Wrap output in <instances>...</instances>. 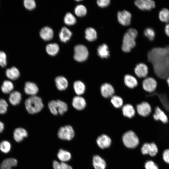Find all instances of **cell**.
I'll use <instances>...</instances> for the list:
<instances>
[{
	"mask_svg": "<svg viewBox=\"0 0 169 169\" xmlns=\"http://www.w3.org/2000/svg\"><path fill=\"white\" fill-rule=\"evenodd\" d=\"M54 169H73L70 165L65 162H59L56 160H54L53 163Z\"/></svg>",
	"mask_w": 169,
	"mask_h": 169,
	"instance_id": "35",
	"label": "cell"
},
{
	"mask_svg": "<svg viewBox=\"0 0 169 169\" xmlns=\"http://www.w3.org/2000/svg\"><path fill=\"white\" fill-rule=\"evenodd\" d=\"M4 128V125L3 123L0 121V133L2 132Z\"/></svg>",
	"mask_w": 169,
	"mask_h": 169,
	"instance_id": "48",
	"label": "cell"
},
{
	"mask_svg": "<svg viewBox=\"0 0 169 169\" xmlns=\"http://www.w3.org/2000/svg\"><path fill=\"white\" fill-rule=\"evenodd\" d=\"M97 51L98 55L102 58H108L110 55L108 47L105 44L100 45Z\"/></svg>",
	"mask_w": 169,
	"mask_h": 169,
	"instance_id": "30",
	"label": "cell"
},
{
	"mask_svg": "<svg viewBox=\"0 0 169 169\" xmlns=\"http://www.w3.org/2000/svg\"><path fill=\"white\" fill-rule=\"evenodd\" d=\"M57 135L60 139L70 141L74 137L75 132L73 127L68 125L60 127L58 131Z\"/></svg>",
	"mask_w": 169,
	"mask_h": 169,
	"instance_id": "5",
	"label": "cell"
},
{
	"mask_svg": "<svg viewBox=\"0 0 169 169\" xmlns=\"http://www.w3.org/2000/svg\"><path fill=\"white\" fill-rule=\"evenodd\" d=\"M17 164V161L15 158H6L2 162L0 166L1 168V169H11L12 167L16 166Z\"/></svg>",
	"mask_w": 169,
	"mask_h": 169,
	"instance_id": "21",
	"label": "cell"
},
{
	"mask_svg": "<svg viewBox=\"0 0 169 169\" xmlns=\"http://www.w3.org/2000/svg\"><path fill=\"white\" fill-rule=\"evenodd\" d=\"M97 34L95 30L92 28H88L85 31V37L90 41H92L97 38Z\"/></svg>",
	"mask_w": 169,
	"mask_h": 169,
	"instance_id": "31",
	"label": "cell"
},
{
	"mask_svg": "<svg viewBox=\"0 0 169 169\" xmlns=\"http://www.w3.org/2000/svg\"><path fill=\"white\" fill-rule=\"evenodd\" d=\"M135 3L140 9L143 10H150L155 7V2L151 0H137Z\"/></svg>",
	"mask_w": 169,
	"mask_h": 169,
	"instance_id": "11",
	"label": "cell"
},
{
	"mask_svg": "<svg viewBox=\"0 0 169 169\" xmlns=\"http://www.w3.org/2000/svg\"><path fill=\"white\" fill-rule=\"evenodd\" d=\"M109 0H99L97 1V3L99 6L104 8L107 6L110 3Z\"/></svg>",
	"mask_w": 169,
	"mask_h": 169,
	"instance_id": "46",
	"label": "cell"
},
{
	"mask_svg": "<svg viewBox=\"0 0 169 169\" xmlns=\"http://www.w3.org/2000/svg\"><path fill=\"white\" fill-rule=\"evenodd\" d=\"M54 32L50 28L46 26L43 28L40 32L41 37L44 40L49 41L53 38Z\"/></svg>",
	"mask_w": 169,
	"mask_h": 169,
	"instance_id": "19",
	"label": "cell"
},
{
	"mask_svg": "<svg viewBox=\"0 0 169 169\" xmlns=\"http://www.w3.org/2000/svg\"><path fill=\"white\" fill-rule=\"evenodd\" d=\"M137 35V32L135 29H129L125 34L122 46V50L125 52H130L136 46L135 40Z\"/></svg>",
	"mask_w": 169,
	"mask_h": 169,
	"instance_id": "2",
	"label": "cell"
},
{
	"mask_svg": "<svg viewBox=\"0 0 169 169\" xmlns=\"http://www.w3.org/2000/svg\"><path fill=\"white\" fill-rule=\"evenodd\" d=\"M162 159L166 164L169 165V148L165 149L162 154Z\"/></svg>",
	"mask_w": 169,
	"mask_h": 169,
	"instance_id": "44",
	"label": "cell"
},
{
	"mask_svg": "<svg viewBox=\"0 0 169 169\" xmlns=\"http://www.w3.org/2000/svg\"><path fill=\"white\" fill-rule=\"evenodd\" d=\"M88 55V50L85 46L79 44L75 47L74 57L75 60L79 62L84 61L87 59Z\"/></svg>",
	"mask_w": 169,
	"mask_h": 169,
	"instance_id": "6",
	"label": "cell"
},
{
	"mask_svg": "<svg viewBox=\"0 0 169 169\" xmlns=\"http://www.w3.org/2000/svg\"><path fill=\"white\" fill-rule=\"evenodd\" d=\"M8 104L6 101L3 99H0V114L5 113L7 110Z\"/></svg>",
	"mask_w": 169,
	"mask_h": 169,
	"instance_id": "43",
	"label": "cell"
},
{
	"mask_svg": "<svg viewBox=\"0 0 169 169\" xmlns=\"http://www.w3.org/2000/svg\"><path fill=\"white\" fill-rule=\"evenodd\" d=\"M138 113L141 116L146 117L151 113L152 108L151 105L147 102H143L138 104L136 106Z\"/></svg>",
	"mask_w": 169,
	"mask_h": 169,
	"instance_id": "10",
	"label": "cell"
},
{
	"mask_svg": "<svg viewBox=\"0 0 169 169\" xmlns=\"http://www.w3.org/2000/svg\"><path fill=\"white\" fill-rule=\"evenodd\" d=\"M93 164L95 169H105V162L98 155H95L93 157Z\"/></svg>",
	"mask_w": 169,
	"mask_h": 169,
	"instance_id": "22",
	"label": "cell"
},
{
	"mask_svg": "<svg viewBox=\"0 0 169 169\" xmlns=\"http://www.w3.org/2000/svg\"><path fill=\"white\" fill-rule=\"evenodd\" d=\"M74 12L77 16L81 17L86 14L87 10L85 7L83 5H79L75 7Z\"/></svg>",
	"mask_w": 169,
	"mask_h": 169,
	"instance_id": "38",
	"label": "cell"
},
{
	"mask_svg": "<svg viewBox=\"0 0 169 169\" xmlns=\"http://www.w3.org/2000/svg\"><path fill=\"white\" fill-rule=\"evenodd\" d=\"M46 50L49 54L54 56L58 52L59 47L58 45L56 43L49 44L46 46Z\"/></svg>",
	"mask_w": 169,
	"mask_h": 169,
	"instance_id": "32",
	"label": "cell"
},
{
	"mask_svg": "<svg viewBox=\"0 0 169 169\" xmlns=\"http://www.w3.org/2000/svg\"><path fill=\"white\" fill-rule=\"evenodd\" d=\"M144 34L150 40H153L155 36V33L154 30L150 28L146 29L144 32Z\"/></svg>",
	"mask_w": 169,
	"mask_h": 169,
	"instance_id": "41",
	"label": "cell"
},
{
	"mask_svg": "<svg viewBox=\"0 0 169 169\" xmlns=\"http://www.w3.org/2000/svg\"><path fill=\"white\" fill-rule=\"evenodd\" d=\"M141 150L143 154L148 155L152 158L156 156L158 152V147L153 142L145 143L142 145Z\"/></svg>",
	"mask_w": 169,
	"mask_h": 169,
	"instance_id": "7",
	"label": "cell"
},
{
	"mask_svg": "<svg viewBox=\"0 0 169 169\" xmlns=\"http://www.w3.org/2000/svg\"><path fill=\"white\" fill-rule=\"evenodd\" d=\"M152 116L153 119L156 121H159L163 124H166L168 122L166 114L158 106L155 107L153 111Z\"/></svg>",
	"mask_w": 169,
	"mask_h": 169,
	"instance_id": "9",
	"label": "cell"
},
{
	"mask_svg": "<svg viewBox=\"0 0 169 169\" xmlns=\"http://www.w3.org/2000/svg\"><path fill=\"white\" fill-rule=\"evenodd\" d=\"M118 19L121 24L124 26L130 25L131 18V14L128 11L123 10L118 13Z\"/></svg>",
	"mask_w": 169,
	"mask_h": 169,
	"instance_id": "12",
	"label": "cell"
},
{
	"mask_svg": "<svg viewBox=\"0 0 169 169\" xmlns=\"http://www.w3.org/2000/svg\"><path fill=\"white\" fill-rule=\"evenodd\" d=\"M165 32L166 35L169 37V23H167L165 26Z\"/></svg>",
	"mask_w": 169,
	"mask_h": 169,
	"instance_id": "47",
	"label": "cell"
},
{
	"mask_svg": "<svg viewBox=\"0 0 169 169\" xmlns=\"http://www.w3.org/2000/svg\"><path fill=\"white\" fill-rule=\"evenodd\" d=\"M25 8L29 10L33 9L36 6V3L33 0H25L23 2Z\"/></svg>",
	"mask_w": 169,
	"mask_h": 169,
	"instance_id": "42",
	"label": "cell"
},
{
	"mask_svg": "<svg viewBox=\"0 0 169 169\" xmlns=\"http://www.w3.org/2000/svg\"><path fill=\"white\" fill-rule=\"evenodd\" d=\"M111 102L113 105L116 108L121 107L123 104L122 99L118 96H113L111 99Z\"/></svg>",
	"mask_w": 169,
	"mask_h": 169,
	"instance_id": "37",
	"label": "cell"
},
{
	"mask_svg": "<svg viewBox=\"0 0 169 169\" xmlns=\"http://www.w3.org/2000/svg\"><path fill=\"white\" fill-rule=\"evenodd\" d=\"M57 156L61 162H64L69 161L71 157V155L70 152L62 149L59 150Z\"/></svg>",
	"mask_w": 169,
	"mask_h": 169,
	"instance_id": "23",
	"label": "cell"
},
{
	"mask_svg": "<svg viewBox=\"0 0 169 169\" xmlns=\"http://www.w3.org/2000/svg\"><path fill=\"white\" fill-rule=\"evenodd\" d=\"M64 21L66 24L72 25L76 23V19L71 13L69 12L65 14L64 18Z\"/></svg>",
	"mask_w": 169,
	"mask_h": 169,
	"instance_id": "36",
	"label": "cell"
},
{
	"mask_svg": "<svg viewBox=\"0 0 169 169\" xmlns=\"http://www.w3.org/2000/svg\"><path fill=\"white\" fill-rule=\"evenodd\" d=\"M142 87L146 92L149 93L154 92L157 87L156 80L153 77L149 76L145 78L142 83Z\"/></svg>",
	"mask_w": 169,
	"mask_h": 169,
	"instance_id": "8",
	"label": "cell"
},
{
	"mask_svg": "<svg viewBox=\"0 0 169 169\" xmlns=\"http://www.w3.org/2000/svg\"><path fill=\"white\" fill-rule=\"evenodd\" d=\"M100 91L102 96L105 98L112 97L115 93L113 87L108 83H105L102 85L100 87Z\"/></svg>",
	"mask_w": 169,
	"mask_h": 169,
	"instance_id": "13",
	"label": "cell"
},
{
	"mask_svg": "<svg viewBox=\"0 0 169 169\" xmlns=\"http://www.w3.org/2000/svg\"><path fill=\"white\" fill-rule=\"evenodd\" d=\"M25 104L27 111L31 114L39 112L44 107L41 99L36 95L29 97L26 100Z\"/></svg>",
	"mask_w": 169,
	"mask_h": 169,
	"instance_id": "1",
	"label": "cell"
},
{
	"mask_svg": "<svg viewBox=\"0 0 169 169\" xmlns=\"http://www.w3.org/2000/svg\"><path fill=\"white\" fill-rule=\"evenodd\" d=\"M11 145L8 141H3L0 143V150L3 153H8L11 149Z\"/></svg>",
	"mask_w": 169,
	"mask_h": 169,
	"instance_id": "39",
	"label": "cell"
},
{
	"mask_svg": "<svg viewBox=\"0 0 169 169\" xmlns=\"http://www.w3.org/2000/svg\"><path fill=\"white\" fill-rule=\"evenodd\" d=\"M24 91L26 94L31 96L36 95L38 91L36 84L31 82H27L25 84Z\"/></svg>",
	"mask_w": 169,
	"mask_h": 169,
	"instance_id": "15",
	"label": "cell"
},
{
	"mask_svg": "<svg viewBox=\"0 0 169 169\" xmlns=\"http://www.w3.org/2000/svg\"><path fill=\"white\" fill-rule=\"evenodd\" d=\"M72 105L76 109L79 110H82L86 106V102L83 97L78 95L73 98Z\"/></svg>",
	"mask_w": 169,
	"mask_h": 169,
	"instance_id": "16",
	"label": "cell"
},
{
	"mask_svg": "<svg viewBox=\"0 0 169 169\" xmlns=\"http://www.w3.org/2000/svg\"><path fill=\"white\" fill-rule=\"evenodd\" d=\"M21 98L22 96L21 93L18 91H15L12 92L10 94L9 100L12 105H16L20 103Z\"/></svg>",
	"mask_w": 169,
	"mask_h": 169,
	"instance_id": "25",
	"label": "cell"
},
{
	"mask_svg": "<svg viewBox=\"0 0 169 169\" xmlns=\"http://www.w3.org/2000/svg\"><path fill=\"white\" fill-rule=\"evenodd\" d=\"M166 81L167 82V85H168V86L169 88V77H168L166 79Z\"/></svg>",
	"mask_w": 169,
	"mask_h": 169,
	"instance_id": "49",
	"label": "cell"
},
{
	"mask_svg": "<svg viewBox=\"0 0 169 169\" xmlns=\"http://www.w3.org/2000/svg\"><path fill=\"white\" fill-rule=\"evenodd\" d=\"M28 135L27 131L22 128H17L15 129L13 132L14 138L18 142L22 141L24 138L27 137Z\"/></svg>",
	"mask_w": 169,
	"mask_h": 169,
	"instance_id": "18",
	"label": "cell"
},
{
	"mask_svg": "<svg viewBox=\"0 0 169 169\" xmlns=\"http://www.w3.org/2000/svg\"><path fill=\"white\" fill-rule=\"evenodd\" d=\"M159 18L162 22L166 23L169 22V10L166 8L162 9L159 12Z\"/></svg>",
	"mask_w": 169,
	"mask_h": 169,
	"instance_id": "34",
	"label": "cell"
},
{
	"mask_svg": "<svg viewBox=\"0 0 169 169\" xmlns=\"http://www.w3.org/2000/svg\"><path fill=\"white\" fill-rule=\"evenodd\" d=\"M74 90L78 95L83 94L85 91V86L84 84L79 80L75 81L73 84Z\"/></svg>",
	"mask_w": 169,
	"mask_h": 169,
	"instance_id": "29",
	"label": "cell"
},
{
	"mask_svg": "<svg viewBox=\"0 0 169 169\" xmlns=\"http://www.w3.org/2000/svg\"><path fill=\"white\" fill-rule=\"evenodd\" d=\"M135 73L136 75L140 78H145L148 74V68L144 64H138L135 69Z\"/></svg>",
	"mask_w": 169,
	"mask_h": 169,
	"instance_id": "14",
	"label": "cell"
},
{
	"mask_svg": "<svg viewBox=\"0 0 169 169\" xmlns=\"http://www.w3.org/2000/svg\"><path fill=\"white\" fill-rule=\"evenodd\" d=\"M124 81L125 85L130 88H135L137 85V79L131 75L127 74L125 75Z\"/></svg>",
	"mask_w": 169,
	"mask_h": 169,
	"instance_id": "24",
	"label": "cell"
},
{
	"mask_svg": "<svg viewBox=\"0 0 169 169\" xmlns=\"http://www.w3.org/2000/svg\"><path fill=\"white\" fill-rule=\"evenodd\" d=\"M14 86L13 83L9 80H5L3 82L1 87L2 91L5 94L10 93L13 89Z\"/></svg>",
	"mask_w": 169,
	"mask_h": 169,
	"instance_id": "33",
	"label": "cell"
},
{
	"mask_svg": "<svg viewBox=\"0 0 169 169\" xmlns=\"http://www.w3.org/2000/svg\"><path fill=\"white\" fill-rule=\"evenodd\" d=\"M6 74L9 79L13 80L18 79L20 74L18 70L15 67L7 69L6 71Z\"/></svg>",
	"mask_w": 169,
	"mask_h": 169,
	"instance_id": "28",
	"label": "cell"
},
{
	"mask_svg": "<svg viewBox=\"0 0 169 169\" xmlns=\"http://www.w3.org/2000/svg\"><path fill=\"white\" fill-rule=\"evenodd\" d=\"M7 64L6 56L3 51H0V65L2 67H5Z\"/></svg>",
	"mask_w": 169,
	"mask_h": 169,
	"instance_id": "45",
	"label": "cell"
},
{
	"mask_svg": "<svg viewBox=\"0 0 169 169\" xmlns=\"http://www.w3.org/2000/svg\"><path fill=\"white\" fill-rule=\"evenodd\" d=\"M122 141L125 146L130 148L136 147L139 143L138 137L135 133L131 131H127L124 134Z\"/></svg>",
	"mask_w": 169,
	"mask_h": 169,
	"instance_id": "4",
	"label": "cell"
},
{
	"mask_svg": "<svg viewBox=\"0 0 169 169\" xmlns=\"http://www.w3.org/2000/svg\"><path fill=\"white\" fill-rule=\"evenodd\" d=\"M144 166L145 169H159L158 165L151 159L148 160L145 162Z\"/></svg>",
	"mask_w": 169,
	"mask_h": 169,
	"instance_id": "40",
	"label": "cell"
},
{
	"mask_svg": "<svg viewBox=\"0 0 169 169\" xmlns=\"http://www.w3.org/2000/svg\"><path fill=\"white\" fill-rule=\"evenodd\" d=\"M48 106L51 113L54 115H63L68 110L67 104L59 100H52L48 104Z\"/></svg>",
	"mask_w": 169,
	"mask_h": 169,
	"instance_id": "3",
	"label": "cell"
},
{
	"mask_svg": "<svg viewBox=\"0 0 169 169\" xmlns=\"http://www.w3.org/2000/svg\"><path fill=\"white\" fill-rule=\"evenodd\" d=\"M0 168H1V166H0Z\"/></svg>",
	"mask_w": 169,
	"mask_h": 169,
	"instance_id": "50",
	"label": "cell"
},
{
	"mask_svg": "<svg viewBox=\"0 0 169 169\" xmlns=\"http://www.w3.org/2000/svg\"><path fill=\"white\" fill-rule=\"evenodd\" d=\"M72 34V32L66 27H63L60 31L59 36L60 40L63 42H66L69 40Z\"/></svg>",
	"mask_w": 169,
	"mask_h": 169,
	"instance_id": "27",
	"label": "cell"
},
{
	"mask_svg": "<svg viewBox=\"0 0 169 169\" xmlns=\"http://www.w3.org/2000/svg\"><path fill=\"white\" fill-rule=\"evenodd\" d=\"M55 81L57 88L59 90H64L68 86V81L64 76H59L57 77L55 79Z\"/></svg>",
	"mask_w": 169,
	"mask_h": 169,
	"instance_id": "20",
	"label": "cell"
},
{
	"mask_svg": "<svg viewBox=\"0 0 169 169\" xmlns=\"http://www.w3.org/2000/svg\"><path fill=\"white\" fill-rule=\"evenodd\" d=\"M96 142L99 146L103 149L109 147L111 143V140L108 136L105 134L101 135L98 137Z\"/></svg>",
	"mask_w": 169,
	"mask_h": 169,
	"instance_id": "17",
	"label": "cell"
},
{
	"mask_svg": "<svg viewBox=\"0 0 169 169\" xmlns=\"http://www.w3.org/2000/svg\"><path fill=\"white\" fill-rule=\"evenodd\" d=\"M122 110L123 115L129 118L132 117L135 115V111L133 107L129 104L124 105Z\"/></svg>",
	"mask_w": 169,
	"mask_h": 169,
	"instance_id": "26",
	"label": "cell"
}]
</instances>
